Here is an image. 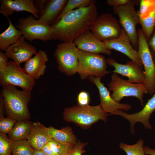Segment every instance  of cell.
Returning <instances> with one entry per match:
<instances>
[{
  "label": "cell",
  "mask_w": 155,
  "mask_h": 155,
  "mask_svg": "<svg viewBox=\"0 0 155 155\" xmlns=\"http://www.w3.org/2000/svg\"><path fill=\"white\" fill-rule=\"evenodd\" d=\"M97 16L95 3L67 13L51 26L53 40L73 42L80 34L90 30Z\"/></svg>",
  "instance_id": "obj_1"
},
{
  "label": "cell",
  "mask_w": 155,
  "mask_h": 155,
  "mask_svg": "<svg viewBox=\"0 0 155 155\" xmlns=\"http://www.w3.org/2000/svg\"><path fill=\"white\" fill-rule=\"evenodd\" d=\"M0 96L3 98L7 117L17 121L29 120L31 116L28 105L31 92L19 90L13 86H7L2 87Z\"/></svg>",
  "instance_id": "obj_2"
},
{
  "label": "cell",
  "mask_w": 155,
  "mask_h": 155,
  "mask_svg": "<svg viewBox=\"0 0 155 155\" xmlns=\"http://www.w3.org/2000/svg\"><path fill=\"white\" fill-rule=\"evenodd\" d=\"M108 115L100 104L94 106L78 104L65 108L63 114L65 121L73 122L84 128L88 127L99 120L106 121Z\"/></svg>",
  "instance_id": "obj_3"
},
{
  "label": "cell",
  "mask_w": 155,
  "mask_h": 155,
  "mask_svg": "<svg viewBox=\"0 0 155 155\" xmlns=\"http://www.w3.org/2000/svg\"><path fill=\"white\" fill-rule=\"evenodd\" d=\"M108 86L109 90L112 92L111 97L117 102L120 103L125 97L133 96L139 100L142 107L144 106L143 96L148 93V88L145 84L131 83L113 73Z\"/></svg>",
  "instance_id": "obj_4"
},
{
  "label": "cell",
  "mask_w": 155,
  "mask_h": 155,
  "mask_svg": "<svg viewBox=\"0 0 155 155\" xmlns=\"http://www.w3.org/2000/svg\"><path fill=\"white\" fill-rule=\"evenodd\" d=\"M77 73L82 80L90 76L102 77L109 73L105 57L100 54L86 52L78 49Z\"/></svg>",
  "instance_id": "obj_5"
},
{
  "label": "cell",
  "mask_w": 155,
  "mask_h": 155,
  "mask_svg": "<svg viewBox=\"0 0 155 155\" xmlns=\"http://www.w3.org/2000/svg\"><path fill=\"white\" fill-rule=\"evenodd\" d=\"M138 1L129 0L126 4L113 7L114 13L118 15L119 22L126 32L134 48L138 49V36L136 25L140 23L138 12L136 11L135 5Z\"/></svg>",
  "instance_id": "obj_6"
},
{
  "label": "cell",
  "mask_w": 155,
  "mask_h": 155,
  "mask_svg": "<svg viewBox=\"0 0 155 155\" xmlns=\"http://www.w3.org/2000/svg\"><path fill=\"white\" fill-rule=\"evenodd\" d=\"M25 39L32 42L36 39L45 42L53 40L52 28L32 15L19 20L15 26Z\"/></svg>",
  "instance_id": "obj_7"
},
{
  "label": "cell",
  "mask_w": 155,
  "mask_h": 155,
  "mask_svg": "<svg viewBox=\"0 0 155 155\" xmlns=\"http://www.w3.org/2000/svg\"><path fill=\"white\" fill-rule=\"evenodd\" d=\"M0 84L2 87L9 85L17 86L23 90L31 92L35 81L20 65L11 61L9 62L7 67L0 71Z\"/></svg>",
  "instance_id": "obj_8"
},
{
  "label": "cell",
  "mask_w": 155,
  "mask_h": 155,
  "mask_svg": "<svg viewBox=\"0 0 155 155\" xmlns=\"http://www.w3.org/2000/svg\"><path fill=\"white\" fill-rule=\"evenodd\" d=\"M78 50L73 42H62L57 44L54 55L61 72L68 76L77 73Z\"/></svg>",
  "instance_id": "obj_9"
},
{
  "label": "cell",
  "mask_w": 155,
  "mask_h": 155,
  "mask_svg": "<svg viewBox=\"0 0 155 155\" xmlns=\"http://www.w3.org/2000/svg\"><path fill=\"white\" fill-rule=\"evenodd\" d=\"M119 21L109 13L98 16L90 30L100 41L105 42L117 38L122 30Z\"/></svg>",
  "instance_id": "obj_10"
},
{
  "label": "cell",
  "mask_w": 155,
  "mask_h": 155,
  "mask_svg": "<svg viewBox=\"0 0 155 155\" xmlns=\"http://www.w3.org/2000/svg\"><path fill=\"white\" fill-rule=\"evenodd\" d=\"M139 58L144 66L145 83L148 90V93L153 95L155 92V64L149 50L148 42L141 29L137 31Z\"/></svg>",
  "instance_id": "obj_11"
},
{
  "label": "cell",
  "mask_w": 155,
  "mask_h": 155,
  "mask_svg": "<svg viewBox=\"0 0 155 155\" xmlns=\"http://www.w3.org/2000/svg\"><path fill=\"white\" fill-rule=\"evenodd\" d=\"M144 107L140 111L133 114H127L123 111L119 109L112 115L120 116L127 120L130 124L131 133L134 134L135 133V126L137 122L142 123L146 129H150L152 128L150 122V119L152 113L155 111V92Z\"/></svg>",
  "instance_id": "obj_12"
},
{
  "label": "cell",
  "mask_w": 155,
  "mask_h": 155,
  "mask_svg": "<svg viewBox=\"0 0 155 155\" xmlns=\"http://www.w3.org/2000/svg\"><path fill=\"white\" fill-rule=\"evenodd\" d=\"M107 65L113 66L114 70L113 73L120 74L128 78L127 80L134 84H145V76L143 67L132 60L128 61L125 64L117 62L112 58L106 59Z\"/></svg>",
  "instance_id": "obj_13"
},
{
  "label": "cell",
  "mask_w": 155,
  "mask_h": 155,
  "mask_svg": "<svg viewBox=\"0 0 155 155\" xmlns=\"http://www.w3.org/2000/svg\"><path fill=\"white\" fill-rule=\"evenodd\" d=\"M101 77L90 76L88 79L95 85L99 93L100 104L107 113L112 115L117 110L121 109L127 111L131 108V106L127 103H121L114 100L111 97L109 91L101 82Z\"/></svg>",
  "instance_id": "obj_14"
},
{
  "label": "cell",
  "mask_w": 155,
  "mask_h": 155,
  "mask_svg": "<svg viewBox=\"0 0 155 155\" xmlns=\"http://www.w3.org/2000/svg\"><path fill=\"white\" fill-rule=\"evenodd\" d=\"M73 43L80 50L88 53L107 55L111 53L104 42L97 38L90 30L84 32L76 38Z\"/></svg>",
  "instance_id": "obj_15"
},
{
  "label": "cell",
  "mask_w": 155,
  "mask_h": 155,
  "mask_svg": "<svg viewBox=\"0 0 155 155\" xmlns=\"http://www.w3.org/2000/svg\"><path fill=\"white\" fill-rule=\"evenodd\" d=\"M37 52L35 47L25 41L22 35L16 43L6 49L5 53L9 58L20 65L26 62Z\"/></svg>",
  "instance_id": "obj_16"
},
{
  "label": "cell",
  "mask_w": 155,
  "mask_h": 155,
  "mask_svg": "<svg viewBox=\"0 0 155 155\" xmlns=\"http://www.w3.org/2000/svg\"><path fill=\"white\" fill-rule=\"evenodd\" d=\"M104 42L109 50H114L123 53L131 60L143 67V64L139 57L137 51L133 46L129 36L123 28H122L121 33L117 38Z\"/></svg>",
  "instance_id": "obj_17"
},
{
  "label": "cell",
  "mask_w": 155,
  "mask_h": 155,
  "mask_svg": "<svg viewBox=\"0 0 155 155\" xmlns=\"http://www.w3.org/2000/svg\"><path fill=\"white\" fill-rule=\"evenodd\" d=\"M0 13L8 17L15 11H26L38 19L39 13L32 0H1Z\"/></svg>",
  "instance_id": "obj_18"
},
{
  "label": "cell",
  "mask_w": 155,
  "mask_h": 155,
  "mask_svg": "<svg viewBox=\"0 0 155 155\" xmlns=\"http://www.w3.org/2000/svg\"><path fill=\"white\" fill-rule=\"evenodd\" d=\"M48 61L46 52L40 49L33 57L25 63L24 69L34 79L38 80L44 74Z\"/></svg>",
  "instance_id": "obj_19"
},
{
  "label": "cell",
  "mask_w": 155,
  "mask_h": 155,
  "mask_svg": "<svg viewBox=\"0 0 155 155\" xmlns=\"http://www.w3.org/2000/svg\"><path fill=\"white\" fill-rule=\"evenodd\" d=\"M68 0L46 1L38 20L52 26L54 25L63 11Z\"/></svg>",
  "instance_id": "obj_20"
},
{
  "label": "cell",
  "mask_w": 155,
  "mask_h": 155,
  "mask_svg": "<svg viewBox=\"0 0 155 155\" xmlns=\"http://www.w3.org/2000/svg\"><path fill=\"white\" fill-rule=\"evenodd\" d=\"M46 127L39 121L33 123L26 139L34 149L42 150L44 145L50 141L51 138L48 133Z\"/></svg>",
  "instance_id": "obj_21"
},
{
  "label": "cell",
  "mask_w": 155,
  "mask_h": 155,
  "mask_svg": "<svg viewBox=\"0 0 155 155\" xmlns=\"http://www.w3.org/2000/svg\"><path fill=\"white\" fill-rule=\"evenodd\" d=\"M8 28L0 34V49L5 51L10 45L16 43L22 36L21 32L14 26L8 17Z\"/></svg>",
  "instance_id": "obj_22"
},
{
  "label": "cell",
  "mask_w": 155,
  "mask_h": 155,
  "mask_svg": "<svg viewBox=\"0 0 155 155\" xmlns=\"http://www.w3.org/2000/svg\"><path fill=\"white\" fill-rule=\"evenodd\" d=\"M46 129L50 137L57 141L73 144L77 142V138L69 127L57 129L50 126L46 127Z\"/></svg>",
  "instance_id": "obj_23"
},
{
  "label": "cell",
  "mask_w": 155,
  "mask_h": 155,
  "mask_svg": "<svg viewBox=\"0 0 155 155\" xmlns=\"http://www.w3.org/2000/svg\"><path fill=\"white\" fill-rule=\"evenodd\" d=\"M33 123L29 120L17 121L8 134L9 138L13 141L26 139L30 132Z\"/></svg>",
  "instance_id": "obj_24"
},
{
  "label": "cell",
  "mask_w": 155,
  "mask_h": 155,
  "mask_svg": "<svg viewBox=\"0 0 155 155\" xmlns=\"http://www.w3.org/2000/svg\"><path fill=\"white\" fill-rule=\"evenodd\" d=\"M139 18L141 29L148 42L155 28V8L146 17Z\"/></svg>",
  "instance_id": "obj_25"
},
{
  "label": "cell",
  "mask_w": 155,
  "mask_h": 155,
  "mask_svg": "<svg viewBox=\"0 0 155 155\" xmlns=\"http://www.w3.org/2000/svg\"><path fill=\"white\" fill-rule=\"evenodd\" d=\"M95 3L96 1L94 0H68L55 24L67 13L76 9L88 7Z\"/></svg>",
  "instance_id": "obj_26"
},
{
  "label": "cell",
  "mask_w": 155,
  "mask_h": 155,
  "mask_svg": "<svg viewBox=\"0 0 155 155\" xmlns=\"http://www.w3.org/2000/svg\"><path fill=\"white\" fill-rule=\"evenodd\" d=\"M34 150L26 139L13 141L11 153L13 155H32Z\"/></svg>",
  "instance_id": "obj_27"
},
{
  "label": "cell",
  "mask_w": 155,
  "mask_h": 155,
  "mask_svg": "<svg viewBox=\"0 0 155 155\" xmlns=\"http://www.w3.org/2000/svg\"><path fill=\"white\" fill-rule=\"evenodd\" d=\"M144 140L140 138L136 143L132 145L121 142L119 147L126 152L127 155H146L144 150Z\"/></svg>",
  "instance_id": "obj_28"
},
{
  "label": "cell",
  "mask_w": 155,
  "mask_h": 155,
  "mask_svg": "<svg viewBox=\"0 0 155 155\" xmlns=\"http://www.w3.org/2000/svg\"><path fill=\"white\" fill-rule=\"evenodd\" d=\"M47 143L57 155H64L71 152L74 144L62 142L51 138Z\"/></svg>",
  "instance_id": "obj_29"
},
{
  "label": "cell",
  "mask_w": 155,
  "mask_h": 155,
  "mask_svg": "<svg viewBox=\"0 0 155 155\" xmlns=\"http://www.w3.org/2000/svg\"><path fill=\"white\" fill-rule=\"evenodd\" d=\"M140 2V9L137 11L139 17H146L155 8V0H141Z\"/></svg>",
  "instance_id": "obj_30"
},
{
  "label": "cell",
  "mask_w": 155,
  "mask_h": 155,
  "mask_svg": "<svg viewBox=\"0 0 155 155\" xmlns=\"http://www.w3.org/2000/svg\"><path fill=\"white\" fill-rule=\"evenodd\" d=\"M13 140L0 132V155H11Z\"/></svg>",
  "instance_id": "obj_31"
},
{
  "label": "cell",
  "mask_w": 155,
  "mask_h": 155,
  "mask_svg": "<svg viewBox=\"0 0 155 155\" xmlns=\"http://www.w3.org/2000/svg\"><path fill=\"white\" fill-rule=\"evenodd\" d=\"M17 121L9 117L0 118V132L8 134L11 130Z\"/></svg>",
  "instance_id": "obj_32"
},
{
  "label": "cell",
  "mask_w": 155,
  "mask_h": 155,
  "mask_svg": "<svg viewBox=\"0 0 155 155\" xmlns=\"http://www.w3.org/2000/svg\"><path fill=\"white\" fill-rule=\"evenodd\" d=\"M90 100V97L88 93L84 91L80 92L77 97L78 104L83 106L88 105Z\"/></svg>",
  "instance_id": "obj_33"
},
{
  "label": "cell",
  "mask_w": 155,
  "mask_h": 155,
  "mask_svg": "<svg viewBox=\"0 0 155 155\" xmlns=\"http://www.w3.org/2000/svg\"><path fill=\"white\" fill-rule=\"evenodd\" d=\"M86 145V143L82 142L79 141L77 142L74 144L71 155H82L85 152L84 147Z\"/></svg>",
  "instance_id": "obj_34"
},
{
  "label": "cell",
  "mask_w": 155,
  "mask_h": 155,
  "mask_svg": "<svg viewBox=\"0 0 155 155\" xmlns=\"http://www.w3.org/2000/svg\"><path fill=\"white\" fill-rule=\"evenodd\" d=\"M148 43L150 53L155 64V28L148 41Z\"/></svg>",
  "instance_id": "obj_35"
},
{
  "label": "cell",
  "mask_w": 155,
  "mask_h": 155,
  "mask_svg": "<svg viewBox=\"0 0 155 155\" xmlns=\"http://www.w3.org/2000/svg\"><path fill=\"white\" fill-rule=\"evenodd\" d=\"M8 57L5 53L0 50V71L4 69L7 66L9 61Z\"/></svg>",
  "instance_id": "obj_36"
},
{
  "label": "cell",
  "mask_w": 155,
  "mask_h": 155,
  "mask_svg": "<svg viewBox=\"0 0 155 155\" xmlns=\"http://www.w3.org/2000/svg\"><path fill=\"white\" fill-rule=\"evenodd\" d=\"M129 0H107V4L113 7H119L127 4Z\"/></svg>",
  "instance_id": "obj_37"
},
{
  "label": "cell",
  "mask_w": 155,
  "mask_h": 155,
  "mask_svg": "<svg viewBox=\"0 0 155 155\" xmlns=\"http://www.w3.org/2000/svg\"><path fill=\"white\" fill-rule=\"evenodd\" d=\"M42 150L46 155H57L47 143L44 145L42 149Z\"/></svg>",
  "instance_id": "obj_38"
},
{
  "label": "cell",
  "mask_w": 155,
  "mask_h": 155,
  "mask_svg": "<svg viewBox=\"0 0 155 155\" xmlns=\"http://www.w3.org/2000/svg\"><path fill=\"white\" fill-rule=\"evenodd\" d=\"M5 109L3 98L0 96V118L4 117Z\"/></svg>",
  "instance_id": "obj_39"
},
{
  "label": "cell",
  "mask_w": 155,
  "mask_h": 155,
  "mask_svg": "<svg viewBox=\"0 0 155 155\" xmlns=\"http://www.w3.org/2000/svg\"><path fill=\"white\" fill-rule=\"evenodd\" d=\"M144 150L146 155H155V149L146 146H144Z\"/></svg>",
  "instance_id": "obj_40"
},
{
  "label": "cell",
  "mask_w": 155,
  "mask_h": 155,
  "mask_svg": "<svg viewBox=\"0 0 155 155\" xmlns=\"http://www.w3.org/2000/svg\"><path fill=\"white\" fill-rule=\"evenodd\" d=\"M32 155H46L42 150L34 149Z\"/></svg>",
  "instance_id": "obj_41"
},
{
  "label": "cell",
  "mask_w": 155,
  "mask_h": 155,
  "mask_svg": "<svg viewBox=\"0 0 155 155\" xmlns=\"http://www.w3.org/2000/svg\"><path fill=\"white\" fill-rule=\"evenodd\" d=\"M72 152V151H71ZM71 152L67 154L64 155H71Z\"/></svg>",
  "instance_id": "obj_42"
},
{
  "label": "cell",
  "mask_w": 155,
  "mask_h": 155,
  "mask_svg": "<svg viewBox=\"0 0 155 155\" xmlns=\"http://www.w3.org/2000/svg\"><path fill=\"white\" fill-rule=\"evenodd\" d=\"M13 155L12 154V155Z\"/></svg>",
  "instance_id": "obj_43"
}]
</instances>
